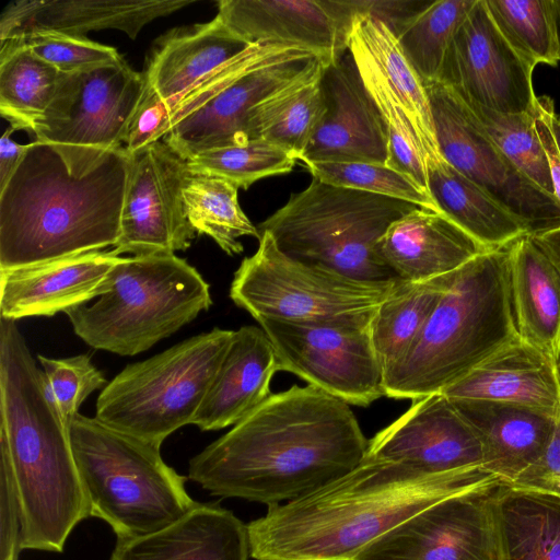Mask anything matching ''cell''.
<instances>
[{
    "label": "cell",
    "instance_id": "obj_1",
    "mask_svg": "<svg viewBox=\"0 0 560 560\" xmlns=\"http://www.w3.org/2000/svg\"><path fill=\"white\" fill-rule=\"evenodd\" d=\"M369 440L349 404L312 386L272 394L189 462L212 495L269 506L304 497L353 469Z\"/></svg>",
    "mask_w": 560,
    "mask_h": 560
},
{
    "label": "cell",
    "instance_id": "obj_2",
    "mask_svg": "<svg viewBox=\"0 0 560 560\" xmlns=\"http://www.w3.org/2000/svg\"><path fill=\"white\" fill-rule=\"evenodd\" d=\"M503 483L482 467L428 472L364 456L353 469L247 524L255 560H353L370 544L446 498Z\"/></svg>",
    "mask_w": 560,
    "mask_h": 560
},
{
    "label": "cell",
    "instance_id": "obj_3",
    "mask_svg": "<svg viewBox=\"0 0 560 560\" xmlns=\"http://www.w3.org/2000/svg\"><path fill=\"white\" fill-rule=\"evenodd\" d=\"M130 154L35 140L0 189V270L114 246Z\"/></svg>",
    "mask_w": 560,
    "mask_h": 560
},
{
    "label": "cell",
    "instance_id": "obj_4",
    "mask_svg": "<svg viewBox=\"0 0 560 560\" xmlns=\"http://www.w3.org/2000/svg\"><path fill=\"white\" fill-rule=\"evenodd\" d=\"M0 445L22 514L21 549L62 552L90 517L68 427L49 397L18 322L0 317Z\"/></svg>",
    "mask_w": 560,
    "mask_h": 560
},
{
    "label": "cell",
    "instance_id": "obj_5",
    "mask_svg": "<svg viewBox=\"0 0 560 560\" xmlns=\"http://www.w3.org/2000/svg\"><path fill=\"white\" fill-rule=\"evenodd\" d=\"M509 245L478 255L455 272L410 349L385 374L386 397L417 400L441 393L520 336Z\"/></svg>",
    "mask_w": 560,
    "mask_h": 560
},
{
    "label": "cell",
    "instance_id": "obj_6",
    "mask_svg": "<svg viewBox=\"0 0 560 560\" xmlns=\"http://www.w3.org/2000/svg\"><path fill=\"white\" fill-rule=\"evenodd\" d=\"M68 431L90 517L106 522L117 539L156 533L199 504L161 447L81 413Z\"/></svg>",
    "mask_w": 560,
    "mask_h": 560
},
{
    "label": "cell",
    "instance_id": "obj_7",
    "mask_svg": "<svg viewBox=\"0 0 560 560\" xmlns=\"http://www.w3.org/2000/svg\"><path fill=\"white\" fill-rule=\"evenodd\" d=\"M108 290L65 314L88 346L122 357L144 352L212 305L210 285L175 254L121 257Z\"/></svg>",
    "mask_w": 560,
    "mask_h": 560
},
{
    "label": "cell",
    "instance_id": "obj_8",
    "mask_svg": "<svg viewBox=\"0 0 560 560\" xmlns=\"http://www.w3.org/2000/svg\"><path fill=\"white\" fill-rule=\"evenodd\" d=\"M418 208L407 201L316 178L258 226L285 255L375 283L397 279L380 255V241L396 220Z\"/></svg>",
    "mask_w": 560,
    "mask_h": 560
},
{
    "label": "cell",
    "instance_id": "obj_9",
    "mask_svg": "<svg viewBox=\"0 0 560 560\" xmlns=\"http://www.w3.org/2000/svg\"><path fill=\"white\" fill-rule=\"evenodd\" d=\"M233 334L215 327L127 365L98 395L95 418L161 447L192 423Z\"/></svg>",
    "mask_w": 560,
    "mask_h": 560
},
{
    "label": "cell",
    "instance_id": "obj_10",
    "mask_svg": "<svg viewBox=\"0 0 560 560\" xmlns=\"http://www.w3.org/2000/svg\"><path fill=\"white\" fill-rule=\"evenodd\" d=\"M325 63L329 62L305 49L252 45L171 110L162 139L185 161L246 144L253 108Z\"/></svg>",
    "mask_w": 560,
    "mask_h": 560
},
{
    "label": "cell",
    "instance_id": "obj_11",
    "mask_svg": "<svg viewBox=\"0 0 560 560\" xmlns=\"http://www.w3.org/2000/svg\"><path fill=\"white\" fill-rule=\"evenodd\" d=\"M395 281H361L300 261L261 232L257 250L234 272L230 298L256 322L371 318Z\"/></svg>",
    "mask_w": 560,
    "mask_h": 560
},
{
    "label": "cell",
    "instance_id": "obj_12",
    "mask_svg": "<svg viewBox=\"0 0 560 560\" xmlns=\"http://www.w3.org/2000/svg\"><path fill=\"white\" fill-rule=\"evenodd\" d=\"M371 318L257 323L275 348L279 371L364 407L385 396V374L370 335Z\"/></svg>",
    "mask_w": 560,
    "mask_h": 560
},
{
    "label": "cell",
    "instance_id": "obj_13",
    "mask_svg": "<svg viewBox=\"0 0 560 560\" xmlns=\"http://www.w3.org/2000/svg\"><path fill=\"white\" fill-rule=\"evenodd\" d=\"M442 158L512 212L527 235L560 228V203L501 152L468 105L448 86L425 84Z\"/></svg>",
    "mask_w": 560,
    "mask_h": 560
},
{
    "label": "cell",
    "instance_id": "obj_14",
    "mask_svg": "<svg viewBox=\"0 0 560 560\" xmlns=\"http://www.w3.org/2000/svg\"><path fill=\"white\" fill-rule=\"evenodd\" d=\"M143 73L120 57L60 73L55 95L34 124L36 140L97 149L124 148L144 92Z\"/></svg>",
    "mask_w": 560,
    "mask_h": 560
},
{
    "label": "cell",
    "instance_id": "obj_15",
    "mask_svg": "<svg viewBox=\"0 0 560 560\" xmlns=\"http://www.w3.org/2000/svg\"><path fill=\"white\" fill-rule=\"evenodd\" d=\"M534 69L504 37L486 0H476L450 43L436 82L465 102L500 113H530L537 103Z\"/></svg>",
    "mask_w": 560,
    "mask_h": 560
},
{
    "label": "cell",
    "instance_id": "obj_16",
    "mask_svg": "<svg viewBox=\"0 0 560 560\" xmlns=\"http://www.w3.org/2000/svg\"><path fill=\"white\" fill-rule=\"evenodd\" d=\"M187 168L164 141L130 154L116 255L175 254L190 246L196 231L183 200Z\"/></svg>",
    "mask_w": 560,
    "mask_h": 560
},
{
    "label": "cell",
    "instance_id": "obj_17",
    "mask_svg": "<svg viewBox=\"0 0 560 560\" xmlns=\"http://www.w3.org/2000/svg\"><path fill=\"white\" fill-rule=\"evenodd\" d=\"M495 488L432 504L370 544L353 560H497L491 509Z\"/></svg>",
    "mask_w": 560,
    "mask_h": 560
},
{
    "label": "cell",
    "instance_id": "obj_18",
    "mask_svg": "<svg viewBox=\"0 0 560 560\" xmlns=\"http://www.w3.org/2000/svg\"><path fill=\"white\" fill-rule=\"evenodd\" d=\"M326 109L301 162H363L386 165L388 135L347 49L324 67Z\"/></svg>",
    "mask_w": 560,
    "mask_h": 560
},
{
    "label": "cell",
    "instance_id": "obj_19",
    "mask_svg": "<svg viewBox=\"0 0 560 560\" xmlns=\"http://www.w3.org/2000/svg\"><path fill=\"white\" fill-rule=\"evenodd\" d=\"M365 456L402 462L428 472L482 467L483 462L476 431L442 393L413 400L369 440Z\"/></svg>",
    "mask_w": 560,
    "mask_h": 560
},
{
    "label": "cell",
    "instance_id": "obj_20",
    "mask_svg": "<svg viewBox=\"0 0 560 560\" xmlns=\"http://www.w3.org/2000/svg\"><path fill=\"white\" fill-rule=\"evenodd\" d=\"M121 259L92 250L0 270V317L54 316L85 305L108 290V275Z\"/></svg>",
    "mask_w": 560,
    "mask_h": 560
},
{
    "label": "cell",
    "instance_id": "obj_21",
    "mask_svg": "<svg viewBox=\"0 0 560 560\" xmlns=\"http://www.w3.org/2000/svg\"><path fill=\"white\" fill-rule=\"evenodd\" d=\"M217 16L247 45L305 49L330 62L346 43L325 0H221Z\"/></svg>",
    "mask_w": 560,
    "mask_h": 560
},
{
    "label": "cell",
    "instance_id": "obj_22",
    "mask_svg": "<svg viewBox=\"0 0 560 560\" xmlns=\"http://www.w3.org/2000/svg\"><path fill=\"white\" fill-rule=\"evenodd\" d=\"M378 248L394 276L407 282L452 273L490 250L442 212L421 207L392 223Z\"/></svg>",
    "mask_w": 560,
    "mask_h": 560
},
{
    "label": "cell",
    "instance_id": "obj_23",
    "mask_svg": "<svg viewBox=\"0 0 560 560\" xmlns=\"http://www.w3.org/2000/svg\"><path fill=\"white\" fill-rule=\"evenodd\" d=\"M194 3L191 0H20L1 14L0 40L34 31L81 35L119 30L136 38L145 24Z\"/></svg>",
    "mask_w": 560,
    "mask_h": 560
},
{
    "label": "cell",
    "instance_id": "obj_24",
    "mask_svg": "<svg viewBox=\"0 0 560 560\" xmlns=\"http://www.w3.org/2000/svg\"><path fill=\"white\" fill-rule=\"evenodd\" d=\"M277 371L275 348L261 327L234 330L191 424L201 431L236 424L271 395Z\"/></svg>",
    "mask_w": 560,
    "mask_h": 560
},
{
    "label": "cell",
    "instance_id": "obj_25",
    "mask_svg": "<svg viewBox=\"0 0 560 560\" xmlns=\"http://www.w3.org/2000/svg\"><path fill=\"white\" fill-rule=\"evenodd\" d=\"M450 399H477L526 406L557 415V363L517 336L441 392Z\"/></svg>",
    "mask_w": 560,
    "mask_h": 560
},
{
    "label": "cell",
    "instance_id": "obj_26",
    "mask_svg": "<svg viewBox=\"0 0 560 560\" xmlns=\"http://www.w3.org/2000/svg\"><path fill=\"white\" fill-rule=\"evenodd\" d=\"M451 400L480 440L482 468L503 483H511L541 456L558 415L509 402Z\"/></svg>",
    "mask_w": 560,
    "mask_h": 560
},
{
    "label": "cell",
    "instance_id": "obj_27",
    "mask_svg": "<svg viewBox=\"0 0 560 560\" xmlns=\"http://www.w3.org/2000/svg\"><path fill=\"white\" fill-rule=\"evenodd\" d=\"M215 16L173 30L156 45L144 81L172 110L195 88L248 47Z\"/></svg>",
    "mask_w": 560,
    "mask_h": 560
},
{
    "label": "cell",
    "instance_id": "obj_28",
    "mask_svg": "<svg viewBox=\"0 0 560 560\" xmlns=\"http://www.w3.org/2000/svg\"><path fill=\"white\" fill-rule=\"evenodd\" d=\"M247 525L215 504H198L147 536L117 539L109 560H248Z\"/></svg>",
    "mask_w": 560,
    "mask_h": 560
},
{
    "label": "cell",
    "instance_id": "obj_29",
    "mask_svg": "<svg viewBox=\"0 0 560 560\" xmlns=\"http://www.w3.org/2000/svg\"><path fill=\"white\" fill-rule=\"evenodd\" d=\"M513 314L521 338L560 360V269L525 234L509 245Z\"/></svg>",
    "mask_w": 560,
    "mask_h": 560
},
{
    "label": "cell",
    "instance_id": "obj_30",
    "mask_svg": "<svg viewBox=\"0 0 560 560\" xmlns=\"http://www.w3.org/2000/svg\"><path fill=\"white\" fill-rule=\"evenodd\" d=\"M491 509L497 560H560V497L501 483Z\"/></svg>",
    "mask_w": 560,
    "mask_h": 560
},
{
    "label": "cell",
    "instance_id": "obj_31",
    "mask_svg": "<svg viewBox=\"0 0 560 560\" xmlns=\"http://www.w3.org/2000/svg\"><path fill=\"white\" fill-rule=\"evenodd\" d=\"M428 191L440 212L487 249L504 247L526 234L521 221L442 156L428 160Z\"/></svg>",
    "mask_w": 560,
    "mask_h": 560
},
{
    "label": "cell",
    "instance_id": "obj_32",
    "mask_svg": "<svg viewBox=\"0 0 560 560\" xmlns=\"http://www.w3.org/2000/svg\"><path fill=\"white\" fill-rule=\"evenodd\" d=\"M326 65L255 106L247 122L248 142H270L300 161L326 109L320 85Z\"/></svg>",
    "mask_w": 560,
    "mask_h": 560
},
{
    "label": "cell",
    "instance_id": "obj_33",
    "mask_svg": "<svg viewBox=\"0 0 560 560\" xmlns=\"http://www.w3.org/2000/svg\"><path fill=\"white\" fill-rule=\"evenodd\" d=\"M348 32L361 42L396 91L425 162L441 158L425 85L404 54L396 35L382 21L364 14L350 18Z\"/></svg>",
    "mask_w": 560,
    "mask_h": 560
},
{
    "label": "cell",
    "instance_id": "obj_34",
    "mask_svg": "<svg viewBox=\"0 0 560 560\" xmlns=\"http://www.w3.org/2000/svg\"><path fill=\"white\" fill-rule=\"evenodd\" d=\"M456 271L422 282H394L370 322L372 345L384 374L410 349Z\"/></svg>",
    "mask_w": 560,
    "mask_h": 560
},
{
    "label": "cell",
    "instance_id": "obj_35",
    "mask_svg": "<svg viewBox=\"0 0 560 560\" xmlns=\"http://www.w3.org/2000/svg\"><path fill=\"white\" fill-rule=\"evenodd\" d=\"M0 44V113L15 130L32 132L52 101L60 72L19 38Z\"/></svg>",
    "mask_w": 560,
    "mask_h": 560
},
{
    "label": "cell",
    "instance_id": "obj_36",
    "mask_svg": "<svg viewBox=\"0 0 560 560\" xmlns=\"http://www.w3.org/2000/svg\"><path fill=\"white\" fill-rule=\"evenodd\" d=\"M238 189L223 177L189 168L183 183V200L189 223L196 233L211 237L230 256L243 252L240 237L260 238L257 226L238 203Z\"/></svg>",
    "mask_w": 560,
    "mask_h": 560
},
{
    "label": "cell",
    "instance_id": "obj_37",
    "mask_svg": "<svg viewBox=\"0 0 560 560\" xmlns=\"http://www.w3.org/2000/svg\"><path fill=\"white\" fill-rule=\"evenodd\" d=\"M347 49L386 126L388 135L386 165L407 175L429 194L425 158L400 98L373 57L349 32Z\"/></svg>",
    "mask_w": 560,
    "mask_h": 560
},
{
    "label": "cell",
    "instance_id": "obj_38",
    "mask_svg": "<svg viewBox=\"0 0 560 560\" xmlns=\"http://www.w3.org/2000/svg\"><path fill=\"white\" fill-rule=\"evenodd\" d=\"M475 2L430 1L396 34L404 54L424 85L439 80L450 43Z\"/></svg>",
    "mask_w": 560,
    "mask_h": 560
},
{
    "label": "cell",
    "instance_id": "obj_39",
    "mask_svg": "<svg viewBox=\"0 0 560 560\" xmlns=\"http://www.w3.org/2000/svg\"><path fill=\"white\" fill-rule=\"evenodd\" d=\"M498 27L530 65L557 66L560 44L553 0H486Z\"/></svg>",
    "mask_w": 560,
    "mask_h": 560
},
{
    "label": "cell",
    "instance_id": "obj_40",
    "mask_svg": "<svg viewBox=\"0 0 560 560\" xmlns=\"http://www.w3.org/2000/svg\"><path fill=\"white\" fill-rule=\"evenodd\" d=\"M465 103L509 161L536 186L555 196L549 161L535 125V110L506 114Z\"/></svg>",
    "mask_w": 560,
    "mask_h": 560
},
{
    "label": "cell",
    "instance_id": "obj_41",
    "mask_svg": "<svg viewBox=\"0 0 560 560\" xmlns=\"http://www.w3.org/2000/svg\"><path fill=\"white\" fill-rule=\"evenodd\" d=\"M296 161L276 144L254 140L206 151L186 162L191 172L220 176L246 189L261 178L290 173Z\"/></svg>",
    "mask_w": 560,
    "mask_h": 560
},
{
    "label": "cell",
    "instance_id": "obj_42",
    "mask_svg": "<svg viewBox=\"0 0 560 560\" xmlns=\"http://www.w3.org/2000/svg\"><path fill=\"white\" fill-rule=\"evenodd\" d=\"M327 184L358 189L439 211L431 196L407 175L383 164L363 162H315L304 165Z\"/></svg>",
    "mask_w": 560,
    "mask_h": 560
},
{
    "label": "cell",
    "instance_id": "obj_43",
    "mask_svg": "<svg viewBox=\"0 0 560 560\" xmlns=\"http://www.w3.org/2000/svg\"><path fill=\"white\" fill-rule=\"evenodd\" d=\"M37 360L43 368L47 393L69 428L83 401L106 385V378L88 354L62 359L38 354Z\"/></svg>",
    "mask_w": 560,
    "mask_h": 560
},
{
    "label": "cell",
    "instance_id": "obj_44",
    "mask_svg": "<svg viewBox=\"0 0 560 560\" xmlns=\"http://www.w3.org/2000/svg\"><path fill=\"white\" fill-rule=\"evenodd\" d=\"M10 38H19L36 56L55 67L60 73H71L121 57L114 47L81 35L57 31H34Z\"/></svg>",
    "mask_w": 560,
    "mask_h": 560
},
{
    "label": "cell",
    "instance_id": "obj_45",
    "mask_svg": "<svg viewBox=\"0 0 560 560\" xmlns=\"http://www.w3.org/2000/svg\"><path fill=\"white\" fill-rule=\"evenodd\" d=\"M0 560H18L21 549L22 514L8 452L0 445Z\"/></svg>",
    "mask_w": 560,
    "mask_h": 560
},
{
    "label": "cell",
    "instance_id": "obj_46",
    "mask_svg": "<svg viewBox=\"0 0 560 560\" xmlns=\"http://www.w3.org/2000/svg\"><path fill=\"white\" fill-rule=\"evenodd\" d=\"M170 107L145 84L142 100L129 125L124 148L132 154L166 133Z\"/></svg>",
    "mask_w": 560,
    "mask_h": 560
},
{
    "label": "cell",
    "instance_id": "obj_47",
    "mask_svg": "<svg viewBox=\"0 0 560 560\" xmlns=\"http://www.w3.org/2000/svg\"><path fill=\"white\" fill-rule=\"evenodd\" d=\"M509 485L560 497V410L541 456Z\"/></svg>",
    "mask_w": 560,
    "mask_h": 560
},
{
    "label": "cell",
    "instance_id": "obj_48",
    "mask_svg": "<svg viewBox=\"0 0 560 560\" xmlns=\"http://www.w3.org/2000/svg\"><path fill=\"white\" fill-rule=\"evenodd\" d=\"M552 106L553 102L551 98L547 96L537 97L535 107V125L549 161L553 194L560 203V154L549 125V112Z\"/></svg>",
    "mask_w": 560,
    "mask_h": 560
},
{
    "label": "cell",
    "instance_id": "obj_49",
    "mask_svg": "<svg viewBox=\"0 0 560 560\" xmlns=\"http://www.w3.org/2000/svg\"><path fill=\"white\" fill-rule=\"evenodd\" d=\"M13 130V127L7 129L0 138V189L11 178L30 147L14 142L10 138Z\"/></svg>",
    "mask_w": 560,
    "mask_h": 560
},
{
    "label": "cell",
    "instance_id": "obj_50",
    "mask_svg": "<svg viewBox=\"0 0 560 560\" xmlns=\"http://www.w3.org/2000/svg\"><path fill=\"white\" fill-rule=\"evenodd\" d=\"M549 125L555 143L560 154V115L556 114L553 106L550 108L549 112Z\"/></svg>",
    "mask_w": 560,
    "mask_h": 560
},
{
    "label": "cell",
    "instance_id": "obj_51",
    "mask_svg": "<svg viewBox=\"0 0 560 560\" xmlns=\"http://www.w3.org/2000/svg\"><path fill=\"white\" fill-rule=\"evenodd\" d=\"M555 12H556V22H557V31L560 44V0H553Z\"/></svg>",
    "mask_w": 560,
    "mask_h": 560
},
{
    "label": "cell",
    "instance_id": "obj_52",
    "mask_svg": "<svg viewBox=\"0 0 560 560\" xmlns=\"http://www.w3.org/2000/svg\"><path fill=\"white\" fill-rule=\"evenodd\" d=\"M557 376H558V382H559V386H560V360L557 363Z\"/></svg>",
    "mask_w": 560,
    "mask_h": 560
}]
</instances>
